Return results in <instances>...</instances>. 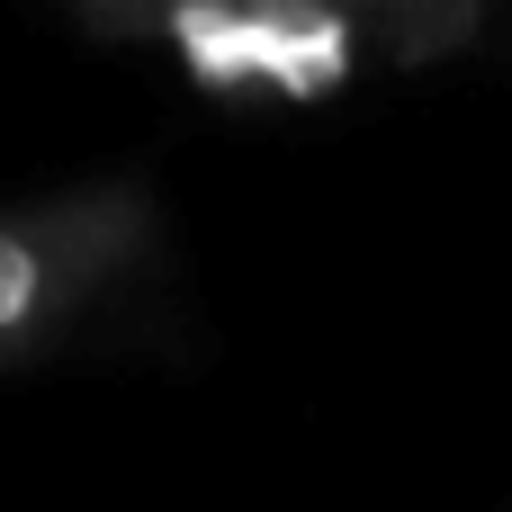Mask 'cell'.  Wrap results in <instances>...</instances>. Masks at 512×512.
I'll use <instances>...</instances> for the list:
<instances>
[{
  "label": "cell",
  "instance_id": "cell-1",
  "mask_svg": "<svg viewBox=\"0 0 512 512\" xmlns=\"http://www.w3.org/2000/svg\"><path fill=\"white\" fill-rule=\"evenodd\" d=\"M162 252V207L135 180H81L0 207V378L54 360Z\"/></svg>",
  "mask_w": 512,
  "mask_h": 512
},
{
  "label": "cell",
  "instance_id": "cell-2",
  "mask_svg": "<svg viewBox=\"0 0 512 512\" xmlns=\"http://www.w3.org/2000/svg\"><path fill=\"white\" fill-rule=\"evenodd\" d=\"M72 18L162 45L171 63H189V81L234 99H324L369 45L387 54V36L333 0H81Z\"/></svg>",
  "mask_w": 512,
  "mask_h": 512
},
{
  "label": "cell",
  "instance_id": "cell-3",
  "mask_svg": "<svg viewBox=\"0 0 512 512\" xmlns=\"http://www.w3.org/2000/svg\"><path fill=\"white\" fill-rule=\"evenodd\" d=\"M63 9H81V0H63ZM333 9L369 18V27L387 36L396 63H432V54H450V45H468L477 18H486V0H333Z\"/></svg>",
  "mask_w": 512,
  "mask_h": 512
}]
</instances>
